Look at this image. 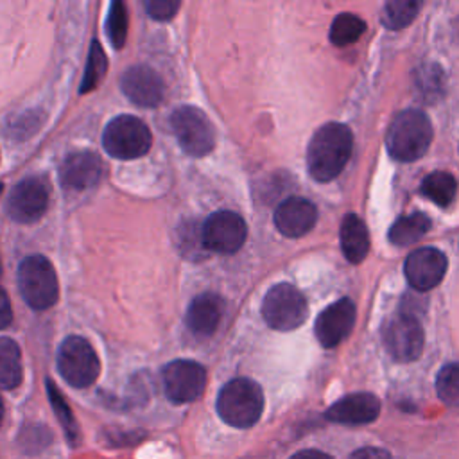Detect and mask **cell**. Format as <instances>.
Listing matches in <instances>:
<instances>
[{
  "label": "cell",
  "mask_w": 459,
  "mask_h": 459,
  "mask_svg": "<svg viewBox=\"0 0 459 459\" xmlns=\"http://www.w3.org/2000/svg\"><path fill=\"white\" fill-rule=\"evenodd\" d=\"M420 7L421 4L416 0H391L384 5L382 23L393 30L402 29L416 18Z\"/></svg>",
  "instance_id": "484cf974"
},
{
  "label": "cell",
  "mask_w": 459,
  "mask_h": 459,
  "mask_svg": "<svg viewBox=\"0 0 459 459\" xmlns=\"http://www.w3.org/2000/svg\"><path fill=\"white\" fill-rule=\"evenodd\" d=\"M0 273H2V264H0Z\"/></svg>",
  "instance_id": "8d00e7d4"
},
{
  "label": "cell",
  "mask_w": 459,
  "mask_h": 459,
  "mask_svg": "<svg viewBox=\"0 0 459 459\" xmlns=\"http://www.w3.org/2000/svg\"><path fill=\"white\" fill-rule=\"evenodd\" d=\"M222 312V299L213 292H203L192 299L186 310V326L194 335L208 337L221 325Z\"/></svg>",
  "instance_id": "d6986e66"
},
{
  "label": "cell",
  "mask_w": 459,
  "mask_h": 459,
  "mask_svg": "<svg viewBox=\"0 0 459 459\" xmlns=\"http://www.w3.org/2000/svg\"><path fill=\"white\" fill-rule=\"evenodd\" d=\"M457 192V181L452 174L436 170L423 178L421 181V194L429 197L437 206H446L454 201Z\"/></svg>",
  "instance_id": "603a6c76"
},
{
  "label": "cell",
  "mask_w": 459,
  "mask_h": 459,
  "mask_svg": "<svg viewBox=\"0 0 459 459\" xmlns=\"http://www.w3.org/2000/svg\"><path fill=\"white\" fill-rule=\"evenodd\" d=\"M57 369L72 387L84 389L97 380L100 364L95 350L84 337L70 335L59 344Z\"/></svg>",
  "instance_id": "8992f818"
},
{
  "label": "cell",
  "mask_w": 459,
  "mask_h": 459,
  "mask_svg": "<svg viewBox=\"0 0 459 459\" xmlns=\"http://www.w3.org/2000/svg\"><path fill=\"white\" fill-rule=\"evenodd\" d=\"M47 391H48V400L54 407V412H56V418L59 420L63 430H65V436L70 443V446H77L79 441H81V432H79V425L66 403V400L61 396L59 389L54 385V382H47Z\"/></svg>",
  "instance_id": "d4e9b609"
},
{
  "label": "cell",
  "mask_w": 459,
  "mask_h": 459,
  "mask_svg": "<svg viewBox=\"0 0 459 459\" xmlns=\"http://www.w3.org/2000/svg\"><path fill=\"white\" fill-rule=\"evenodd\" d=\"M264 411L262 387L251 378L230 380L217 396V414L237 429L253 427Z\"/></svg>",
  "instance_id": "3957f363"
},
{
  "label": "cell",
  "mask_w": 459,
  "mask_h": 459,
  "mask_svg": "<svg viewBox=\"0 0 459 459\" xmlns=\"http://www.w3.org/2000/svg\"><path fill=\"white\" fill-rule=\"evenodd\" d=\"M348 459H393L391 454L384 448H377V446H364L355 450Z\"/></svg>",
  "instance_id": "1f68e13d"
},
{
  "label": "cell",
  "mask_w": 459,
  "mask_h": 459,
  "mask_svg": "<svg viewBox=\"0 0 459 459\" xmlns=\"http://www.w3.org/2000/svg\"><path fill=\"white\" fill-rule=\"evenodd\" d=\"M23 378L22 353L13 339L0 337V389H14Z\"/></svg>",
  "instance_id": "44dd1931"
},
{
  "label": "cell",
  "mask_w": 459,
  "mask_h": 459,
  "mask_svg": "<svg viewBox=\"0 0 459 459\" xmlns=\"http://www.w3.org/2000/svg\"><path fill=\"white\" fill-rule=\"evenodd\" d=\"M339 238L341 249L351 264H359L366 258L369 251V233L364 221L359 215L348 213L342 219Z\"/></svg>",
  "instance_id": "ffe728a7"
},
{
  "label": "cell",
  "mask_w": 459,
  "mask_h": 459,
  "mask_svg": "<svg viewBox=\"0 0 459 459\" xmlns=\"http://www.w3.org/2000/svg\"><path fill=\"white\" fill-rule=\"evenodd\" d=\"M170 127L181 149L190 156H204L215 145L213 126L199 108L181 106L174 109Z\"/></svg>",
  "instance_id": "ba28073f"
},
{
  "label": "cell",
  "mask_w": 459,
  "mask_h": 459,
  "mask_svg": "<svg viewBox=\"0 0 459 459\" xmlns=\"http://www.w3.org/2000/svg\"><path fill=\"white\" fill-rule=\"evenodd\" d=\"M149 127L133 115H120L108 122L102 133V145L108 154L118 160H134L151 149Z\"/></svg>",
  "instance_id": "5b68a950"
},
{
  "label": "cell",
  "mask_w": 459,
  "mask_h": 459,
  "mask_svg": "<svg viewBox=\"0 0 459 459\" xmlns=\"http://www.w3.org/2000/svg\"><path fill=\"white\" fill-rule=\"evenodd\" d=\"M317 221L316 206L303 197H289L278 204L274 212V224L285 237L298 238L307 235Z\"/></svg>",
  "instance_id": "ac0fdd59"
},
{
  "label": "cell",
  "mask_w": 459,
  "mask_h": 459,
  "mask_svg": "<svg viewBox=\"0 0 459 459\" xmlns=\"http://www.w3.org/2000/svg\"><path fill=\"white\" fill-rule=\"evenodd\" d=\"M2 420H4V402L0 398V423H2Z\"/></svg>",
  "instance_id": "e575fe53"
},
{
  "label": "cell",
  "mask_w": 459,
  "mask_h": 459,
  "mask_svg": "<svg viewBox=\"0 0 459 459\" xmlns=\"http://www.w3.org/2000/svg\"><path fill=\"white\" fill-rule=\"evenodd\" d=\"M247 237L244 219L230 210L212 213L201 228V242L206 249L215 253H235L242 247Z\"/></svg>",
  "instance_id": "30bf717a"
},
{
  "label": "cell",
  "mask_w": 459,
  "mask_h": 459,
  "mask_svg": "<svg viewBox=\"0 0 459 459\" xmlns=\"http://www.w3.org/2000/svg\"><path fill=\"white\" fill-rule=\"evenodd\" d=\"M165 394L174 403L197 400L206 387V369L194 360H172L161 371Z\"/></svg>",
  "instance_id": "9c48e42d"
},
{
  "label": "cell",
  "mask_w": 459,
  "mask_h": 459,
  "mask_svg": "<svg viewBox=\"0 0 459 459\" xmlns=\"http://www.w3.org/2000/svg\"><path fill=\"white\" fill-rule=\"evenodd\" d=\"M102 178V161L90 151L68 154L59 165V181L70 190H84L97 185Z\"/></svg>",
  "instance_id": "2e32d148"
},
{
  "label": "cell",
  "mask_w": 459,
  "mask_h": 459,
  "mask_svg": "<svg viewBox=\"0 0 459 459\" xmlns=\"http://www.w3.org/2000/svg\"><path fill=\"white\" fill-rule=\"evenodd\" d=\"M353 147L351 131L339 122L321 126L310 138L307 149V167L314 179L330 181L346 167Z\"/></svg>",
  "instance_id": "6da1fadb"
},
{
  "label": "cell",
  "mask_w": 459,
  "mask_h": 459,
  "mask_svg": "<svg viewBox=\"0 0 459 459\" xmlns=\"http://www.w3.org/2000/svg\"><path fill=\"white\" fill-rule=\"evenodd\" d=\"M262 316L271 328L289 332L305 323L308 307L303 294L296 287L278 283L267 290L262 301Z\"/></svg>",
  "instance_id": "52a82bcc"
},
{
  "label": "cell",
  "mask_w": 459,
  "mask_h": 459,
  "mask_svg": "<svg viewBox=\"0 0 459 459\" xmlns=\"http://www.w3.org/2000/svg\"><path fill=\"white\" fill-rule=\"evenodd\" d=\"M29 430H30V434H27L25 430L20 434V441L23 443L22 446L29 445L27 450H32V452L34 450H41L43 446H47V443L50 441V436H48L45 427H32Z\"/></svg>",
  "instance_id": "4dcf8cb0"
},
{
  "label": "cell",
  "mask_w": 459,
  "mask_h": 459,
  "mask_svg": "<svg viewBox=\"0 0 459 459\" xmlns=\"http://www.w3.org/2000/svg\"><path fill=\"white\" fill-rule=\"evenodd\" d=\"M432 142V126L425 113L405 109L398 113L385 134V147L398 161L420 160Z\"/></svg>",
  "instance_id": "7a4b0ae2"
},
{
  "label": "cell",
  "mask_w": 459,
  "mask_h": 459,
  "mask_svg": "<svg viewBox=\"0 0 459 459\" xmlns=\"http://www.w3.org/2000/svg\"><path fill=\"white\" fill-rule=\"evenodd\" d=\"M384 344L389 355L400 362L416 360L423 351V330L416 317L396 316L384 330Z\"/></svg>",
  "instance_id": "8fae6325"
},
{
  "label": "cell",
  "mask_w": 459,
  "mask_h": 459,
  "mask_svg": "<svg viewBox=\"0 0 459 459\" xmlns=\"http://www.w3.org/2000/svg\"><path fill=\"white\" fill-rule=\"evenodd\" d=\"M124 93L142 108L158 106L163 99V81L147 65L129 66L120 79Z\"/></svg>",
  "instance_id": "9a60e30c"
},
{
  "label": "cell",
  "mask_w": 459,
  "mask_h": 459,
  "mask_svg": "<svg viewBox=\"0 0 459 459\" xmlns=\"http://www.w3.org/2000/svg\"><path fill=\"white\" fill-rule=\"evenodd\" d=\"M106 68H108V61H106V56H104V50H102L100 43L91 41L88 65H86L84 77H82V82H81V93H86V91L93 90L99 84V81L102 79Z\"/></svg>",
  "instance_id": "83f0119b"
},
{
  "label": "cell",
  "mask_w": 459,
  "mask_h": 459,
  "mask_svg": "<svg viewBox=\"0 0 459 459\" xmlns=\"http://www.w3.org/2000/svg\"><path fill=\"white\" fill-rule=\"evenodd\" d=\"M2 190H4V185H2V183H0V194H2Z\"/></svg>",
  "instance_id": "d590c367"
},
{
  "label": "cell",
  "mask_w": 459,
  "mask_h": 459,
  "mask_svg": "<svg viewBox=\"0 0 459 459\" xmlns=\"http://www.w3.org/2000/svg\"><path fill=\"white\" fill-rule=\"evenodd\" d=\"M436 391L441 402L452 407H459V364H448L441 368L436 378Z\"/></svg>",
  "instance_id": "4316f807"
},
{
  "label": "cell",
  "mask_w": 459,
  "mask_h": 459,
  "mask_svg": "<svg viewBox=\"0 0 459 459\" xmlns=\"http://www.w3.org/2000/svg\"><path fill=\"white\" fill-rule=\"evenodd\" d=\"M430 230V219L425 213H411L400 217L389 230V240L396 246L418 242Z\"/></svg>",
  "instance_id": "7402d4cb"
},
{
  "label": "cell",
  "mask_w": 459,
  "mask_h": 459,
  "mask_svg": "<svg viewBox=\"0 0 459 459\" xmlns=\"http://www.w3.org/2000/svg\"><path fill=\"white\" fill-rule=\"evenodd\" d=\"M366 30L364 20L351 13H341L333 18L330 27V41L335 47H346L353 41H357Z\"/></svg>",
  "instance_id": "cb8c5ba5"
},
{
  "label": "cell",
  "mask_w": 459,
  "mask_h": 459,
  "mask_svg": "<svg viewBox=\"0 0 459 459\" xmlns=\"http://www.w3.org/2000/svg\"><path fill=\"white\" fill-rule=\"evenodd\" d=\"M448 267L446 256L436 247H420L412 251L403 265L405 278L416 290L434 289Z\"/></svg>",
  "instance_id": "4fadbf2b"
},
{
  "label": "cell",
  "mask_w": 459,
  "mask_h": 459,
  "mask_svg": "<svg viewBox=\"0 0 459 459\" xmlns=\"http://www.w3.org/2000/svg\"><path fill=\"white\" fill-rule=\"evenodd\" d=\"M108 34L115 48L124 47L127 36V11L122 2H113L108 14Z\"/></svg>",
  "instance_id": "f1b7e54d"
},
{
  "label": "cell",
  "mask_w": 459,
  "mask_h": 459,
  "mask_svg": "<svg viewBox=\"0 0 459 459\" xmlns=\"http://www.w3.org/2000/svg\"><path fill=\"white\" fill-rule=\"evenodd\" d=\"M13 319V310H11V301L5 294V290L0 287V330L9 326Z\"/></svg>",
  "instance_id": "d6a6232c"
},
{
  "label": "cell",
  "mask_w": 459,
  "mask_h": 459,
  "mask_svg": "<svg viewBox=\"0 0 459 459\" xmlns=\"http://www.w3.org/2000/svg\"><path fill=\"white\" fill-rule=\"evenodd\" d=\"M355 325V305L351 299L342 298L326 307L316 319V337L325 348H335L346 339Z\"/></svg>",
  "instance_id": "5bb4252c"
},
{
  "label": "cell",
  "mask_w": 459,
  "mask_h": 459,
  "mask_svg": "<svg viewBox=\"0 0 459 459\" xmlns=\"http://www.w3.org/2000/svg\"><path fill=\"white\" fill-rule=\"evenodd\" d=\"M145 9L151 18L165 22L176 14V11L179 9V2H176V0H147Z\"/></svg>",
  "instance_id": "f546056e"
},
{
  "label": "cell",
  "mask_w": 459,
  "mask_h": 459,
  "mask_svg": "<svg viewBox=\"0 0 459 459\" xmlns=\"http://www.w3.org/2000/svg\"><path fill=\"white\" fill-rule=\"evenodd\" d=\"M380 402L371 393H351L328 407L325 418L342 425H364L378 418Z\"/></svg>",
  "instance_id": "e0dca14e"
},
{
  "label": "cell",
  "mask_w": 459,
  "mask_h": 459,
  "mask_svg": "<svg viewBox=\"0 0 459 459\" xmlns=\"http://www.w3.org/2000/svg\"><path fill=\"white\" fill-rule=\"evenodd\" d=\"M18 287L25 303L34 310L52 307L59 294L57 276L52 264L41 256H27L18 267Z\"/></svg>",
  "instance_id": "277c9868"
},
{
  "label": "cell",
  "mask_w": 459,
  "mask_h": 459,
  "mask_svg": "<svg viewBox=\"0 0 459 459\" xmlns=\"http://www.w3.org/2000/svg\"><path fill=\"white\" fill-rule=\"evenodd\" d=\"M48 206V190L47 186L36 179L27 178L20 181L9 194L7 199V213L16 222H34L43 217Z\"/></svg>",
  "instance_id": "7c38bea8"
},
{
  "label": "cell",
  "mask_w": 459,
  "mask_h": 459,
  "mask_svg": "<svg viewBox=\"0 0 459 459\" xmlns=\"http://www.w3.org/2000/svg\"><path fill=\"white\" fill-rule=\"evenodd\" d=\"M290 459H333L328 454L321 452V450H301L296 452L294 455H290Z\"/></svg>",
  "instance_id": "836d02e7"
}]
</instances>
